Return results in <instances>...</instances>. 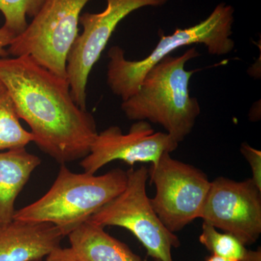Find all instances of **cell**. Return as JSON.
<instances>
[{
	"mask_svg": "<svg viewBox=\"0 0 261 261\" xmlns=\"http://www.w3.org/2000/svg\"><path fill=\"white\" fill-rule=\"evenodd\" d=\"M204 261H261V250L260 248L257 250H254L253 253L248 259L245 260H233L230 259L224 258V257L217 256V255H211L207 257Z\"/></svg>",
	"mask_w": 261,
	"mask_h": 261,
	"instance_id": "ffe728a7",
	"label": "cell"
},
{
	"mask_svg": "<svg viewBox=\"0 0 261 261\" xmlns=\"http://www.w3.org/2000/svg\"><path fill=\"white\" fill-rule=\"evenodd\" d=\"M126 188L91 216L89 221L105 228L118 226L135 235L147 255L161 261H173L172 249L181 245L178 237L163 224L147 195L148 168L126 171Z\"/></svg>",
	"mask_w": 261,
	"mask_h": 261,
	"instance_id": "5b68a950",
	"label": "cell"
},
{
	"mask_svg": "<svg viewBox=\"0 0 261 261\" xmlns=\"http://www.w3.org/2000/svg\"><path fill=\"white\" fill-rule=\"evenodd\" d=\"M240 152L247 160L252 171V181L261 191V152L249 144H242Z\"/></svg>",
	"mask_w": 261,
	"mask_h": 261,
	"instance_id": "e0dca14e",
	"label": "cell"
},
{
	"mask_svg": "<svg viewBox=\"0 0 261 261\" xmlns=\"http://www.w3.org/2000/svg\"><path fill=\"white\" fill-rule=\"evenodd\" d=\"M168 0H107V7L99 13H84L79 34L67 59V79L70 92L79 107L87 110V82L118 23L127 15L144 7H159Z\"/></svg>",
	"mask_w": 261,
	"mask_h": 261,
	"instance_id": "ba28073f",
	"label": "cell"
},
{
	"mask_svg": "<svg viewBox=\"0 0 261 261\" xmlns=\"http://www.w3.org/2000/svg\"><path fill=\"white\" fill-rule=\"evenodd\" d=\"M39 261H42V260H39Z\"/></svg>",
	"mask_w": 261,
	"mask_h": 261,
	"instance_id": "603a6c76",
	"label": "cell"
},
{
	"mask_svg": "<svg viewBox=\"0 0 261 261\" xmlns=\"http://www.w3.org/2000/svg\"><path fill=\"white\" fill-rule=\"evenodd\" d=\"M200 56L192 47L180 56L165 57L146 73L138 90L123 101L121 109L132 121L161 125L178 143L191 133L200 114V106L190 93L196 70H187V62Z\"/></svg>",
	"mask_w": 261,
	"mask_h": 261,
	"instance_id": "7a4b0ae2",
	"label": "cell"
},
{
	"mask_svg": "<svg viewBox=\"0 0 261 261\" xmlns=\"http://www.w3.org/2000/svg\"><path fill=\"white\" fill-rule=\"evenodd\" d=\"M178 144L167 133L154 132L148 121H136L126 134L120 127L110 126L97 134L80 166L84 172L95 174L114 161L130 166L142 163L154 165L163 154L176 150Z\"/></svg>",
	"mask_w": 261,
	"mask_h": 261,
	"instance_id": "30bf717a",
	"label": "cell"
},
{
	"mask_svg": "<svg viewBox=\"0 0 261 261\" xmlns=\"http://www.w3.org/2000/svg\"><path fill=\"white\" fill-rule=\"evenodd\" d=\"M200 219L233 235L244 245L255 243L261 233V191L251 178H215Z\"/></svg>",
	"mask_w": 261,
	"mask_h": 261,
	"instance_id": "9c48e42d",
	"label": "cell"
},
{
	"mask_svg": "<svg viewBox=\"0 0 261 261\" xmlns=\"http://www.w3.org/2000/svg\"><path fill=\"white\" fill-rule=\"evenodd\" d=\"M199 241L212 255L233 260H245L253 253L247 250L236 237L226 232L221 233L217 228L203 222Z\"/></svg>",
	"mask_w": 261,
	"mask_h": 261,
	"instance_id": "9a60e30c",
	"label": "cell"
},
{
	"mask_svg": "<svg viewBox=\"0 0 261 261\" xmlns=\"http://www.w3.org/2000/svg\"><path fill=\"white\" fill-rule=\"evenodd\" d=\"M155 195L150 198L154 212L171 232L181 231L200 219L211 181L199 168L173 159L166 152L148 169Z\"/></svg>",
	"mask_w": 261,
	"mask_h": 261,
	"instance_id": "52a82bcc",
	"label": "cell"
},
{
	"mask_svg": "<svg viewBox=\"0 0 261 261\" xmlns=\"http://www.w3.org/2000/svg\"><path fill=\"white\" fill-rule=\"evenodd\" d=\"M63 234L49 223L13 220L0 226V261H39L61 247Z\"/></svg>",
	"mask_w": 261,
	"mask_h": 261,
	"instance_id": "8fae6325",
	"label": "cell"
},
{
	"mask_svg": "<svg viewBox=\"0 0 261 261\" xmlns=\"http://www.w3.org/2000/svg\"><path fill=\"white\" fill-rule=\"evenodd\" d=\"M126 171L115 168L96 176L61 165L53 186L39 200L15 211L13 220L49 223L68 236L126 188Z\"/></svg>",
	"mask_w": 261,
	"mask_h": 261,
	"instance_id": "3957f363",
	"label": "cell"
},
{
	"mask_svg": "<svg viewBox=\"0 0 261 261\" xmlns=\"http://www.w3.org/2000/svg\"><path fill=\"white\" fill-rule=\"evenodd\" d=\"M46 0H0L5 27L20 35L28 27L27 17L34 18Z\"/></svg>",
	"mask_w": 261,
	"mask_h": 261,
	"instance_id": "2e32d148",
	"label": "cell"
},
{
	"mask_svg": "<svg viewBox=\"0 0 261 261\" xmlns=\"http://www.w3.org/2000/svg\"><path fill=\"white\" fill-rule=\"evenodd\" d=\"M153 261H161V260H156V259H154Z\"/></svg>",
	"mask_w": 261,
	"mask_h": 261,
	"instance_id": "7402d4cb",
	"label": "cell"
},
{
	"mask_svg": "<svg viewBox=\"0 0 261 261\" xmlns=\"http://www.w3.org/2000/svg\"><path fill=\"white\" fill-rule=\"evenodd\" d=\"M16 37V34L13 31L5 25L0 28V58H5L8 56L5 47H9Z\"/></svg>",
	"mask_w": 261,
	"mask_h": 261,
	"instance_id": "ac0fdd59",
	"label": "cell"
},
{
	"mask_svg": "<svg viewBox=\"0 0 261 261\" xmlns=\"http://www.w3.org/2000/svg\"><path fill=\"white\" fill-rule=\"evenodd\" d=\"M89 1L46 0L32 23L11 43L8 55L30 56L55 74L67 79V59L79 35L81 13Z\"/></svg>",
	"mask_w": 261,
	"mask_h": 261,
	"instance_id": "8992f818",
	"label": "cell"
},
{
	"mask_svg": "<svg viewBox=\"0 0 261 261\" xmlns=\"http://www.w3.org/2000/svg\"><path fill=\"white\" fill-rule=\"evenodd\" d=\"M234 9L221 3L205 20L193 27L176 29L172 34H161L159 43L150 54L140 61H128L125 51L118 46L108 51L107 83L113 93L125 101L138 90L146 73L165 57L178 48L192 44H203L214 56L231 53L235 44L232 39Z\"/></svg>",
	"mask_w": 261,
	"mask_h": 261,
	"instance_id": "277c9868",
	"label": "cell"
},
{
	"mask_svg": "<svg viewBox=\"0 0 261 261\" xmlns=\"http://www.w3.org/2000/svg\"><path fill=\"white\" fill-rule=\"evenodd\" d=\"M45 261H80L75 256L70 247L62 248L58 247L54 251L51 252L47 257Z\"/></svg>",
	"mask_w": 261,
	"mask_h": 261,
	"instance_id": "d6986e66",
	"label": "cell"
},
{
	"mask_svg": "<svg viewBox=\"0 0 261 261\" xmlns=\"http://www.w3.org/2000/svg\"><path fill=\"white\" fill-rule=\"evenodd\" d=\"M41 162L25 147L0 152V226L13 221L15 200Z\"/></svg>",
	"mask_w": 261,
	"mask_h": 261,
	"instance_id": "7c38bea8",
	"label": "cell"
},
{
	"mask_svg": "<svg viewBox=\"0 0 261 261\" xmlns=\"http://www.w3.org/2000/svg\"><path fill=\"white\" fill-rule=\"evenodd\" d=\"M0 81L42 152L61 165L89 153L95 120L75 102L67 79L23 56L0 58Z\"/></svg>",
	"mask_w": 261,
	"mask_h": 261,
	"instance_id": "6da1fadb",
	"label": "cell"
},
{
	"mask_svg": "<svg viewBox=\"0 0 261 261\" xmlns=\"http://www.w3.org/2000/svg\"><path fill=\"white\" fill-rule=\"evenodd\" d=\"M6 92V89H5V86L3 85V82L0 81V94H3Z\"/></svg>",
	"mask_w": 261,
	"mask_h": 261,
	"instance_id": "44dd1931",
	"label": "cell"
},
{
	"mask_svg": "<svg viewBox=\"0 0 261 261\" xmlns=\"http://www.w3.org/2000/svg\"><path fill=\"white\" fill-rule=\"evenodd\" d=\"M34 142L32 132L23 128L8 92L0 94V151L23 148Z\"/></svg>",
	"mask_w": 261,
	"mask_h": 261,
	"instance_id": "5bb4252c",
	"label": "cell"
},
{
	"mask_svg": "<svg viewBox=\"0 0 261 261\" xmlns=\"http://www.w3.org/2000/svg\"><path fill=\"white\" fill-rule=\"evenodd\" d=\"M87 221L68 235L72 252L80 261H142L126 244Z\"/></svg>",
	"mask_w": 261,
	"mask_h": 261,
	"instance_id": "4fadbf2b",
	"label": "cell"
}]
</instances>
